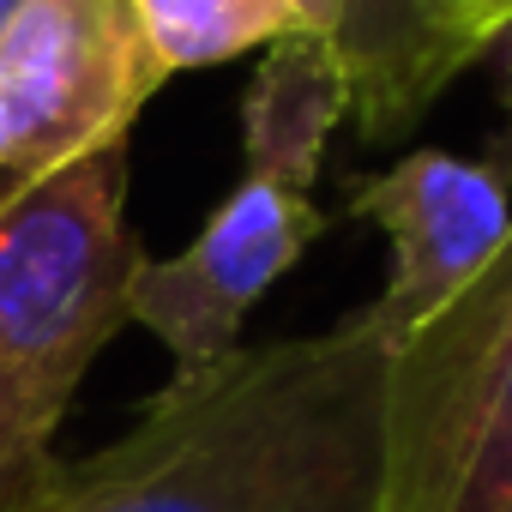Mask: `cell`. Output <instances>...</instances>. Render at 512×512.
Masks as SVG:
<instances>
[{
    "label": "cell",
    "mask_w": 512,
    "mask_h": 512,
    "mask_svg": "<svg viewBox=\"0 0 512 512\" xmlns=\"http://www.w3.org/2000/svg\"><path fill=\"white\" fill-rule=\"evenodd\" d=\"M386 362L362 320L175 374L25 512H386Z\"/></svg>",
    "instance_id": "1"
},
{
    "label": "cell",
    "mask_w": 512,
    "mask_h": 512,
    "mask_svg": "<svg viewBox=\"0 0 512 512\" xmlns=\"http://www.w3.org/2000/svg\"><path fill=\"white\" fill-rule=\"evenodd\" d=\"M145 253L127 229V139L0 193V512H25L85 368L127 326Z\"/></svg>",
    "instance_id": "2"
},
{
    "label": "cell",
    "mask_w": 512,
    "mask_h": 512,
    "mask_svg": "<svg viewBox=\"0 0 512 512\" xmlns=\"http://www.w3.org/2000/svg\"><path fill=\"white\" fill-rule=\"evenodd\" d=\"M386 512H512V229L386 362Z\"/></svg>",
    "instance_id": "3"
},
{
    "label": "cell",
    "mask_w": 512,
    "mask_h": 512,
    "mask_svg": "<svg viewBox=\"0 0 512 512\" xmlns=\"http://www.w3.org/2000/svg\"><path fill=\"white\" fill-rule=\"evenodd\" d=\"M163 79L133 0H25L0 31V193L127 139Z\"/></svg>",
    "instance_id": "4"
},
{
    "label": "cell",
    "mask_w": 512,
    "mask_h": 512,
    "mask_svg": "<svg viewBox=\"0 0 512 512\" xmlns=\"http://www.w3.org/2000/svg\"><path fill=\"white\" fill-rule=\"evenodd\" d=\"M314 175L320 169H302L290 157L247 151L241 181L205 217V229L169 260L133 266L127 320L175 356V374L223 362L241 338L247 308L326 235L332 217L314 205Z\"/></svg>",
    "instance_id": "5"
},
{
    "label": "cell",
    "mask_w": 512,
    "mask_h": 512,
    "mask_svg": "<svg viewBox=\"0 0 512 512\" xmlns=\"http://www.w3.org/2000/svg\"><path fill=\"white\" fill-rule=\"evenodd\" d=\"M350 217H368L392 241L386 290L356 308L386 344H404L440 314L512 229V163L464 151H410L380 175L350 181Z\"/></svg>",
    "instance_id": "6"
},
{
    "label": "cell",
    "mask_w": 512,
    "mask_h": 512,
    "mask_svg": "<svg viewBox=\"0 0 512 512\" xmlns=\"http://www.w3.org/2000/svg\"><path fill=\"white\" fill-rule=\"evenodd\" d=\"M332 49L344 61L350 115L368 145L404 139L482 55L446 0H344Z\"/></svg>",
    "instance_id": "7"
},
{
    "label": "cell",
    "mask_w": 512,
    "mask_h": 512,
    "mask_svg": "<svg viewBox=\"0 0 512 512\" xmlns=\"http://www.w3.org/2000/svg\"><path fill=\"white\" fill-rule=\"evenodd\" d=\"M133 13H139L145 43L163 61V73L217 67L260 43L272 49L278 37L296 31L284 0H133Z\"/></svg>",
    "instance_id": "8"
},
{
    "label": "cell",
    "mask_w": 512,
    "mask_h": 512,
    "mask_svg": "<svg viewBox=\"0 0 512 512\" xmlns=\"http://www.w3.org/2000/svg\"><path fill=\"white\" fill-rule=\"evenodd\" d=\"M446 7L458 13V25L488 49L500 31H512V0H446Z\"/></svg>",
    "instance_id": "9"
},
{
    "label": "cell",
    "mask_w": 512,
    "mask_h": 512,
    "mask_svg": "<svg viewBox=\"0 0 512 512\" xmlns=\"http://www.w3.org/2000/svg\"><path fill=\"white\" fill-rule=\"evenodd\" d=\"M284 7H290L296 31H308V37H332L344 19V0H284Z\"/></svg>",
    "instance_id": "10"
},
{
    "label": "cell",
    "mask_w": 512,
    "mask_h": 512,
    "mask_svg": "<svg viewBox=\"0 0 512 512\" xmlns=\"http://www.w3.org/2000/svg\"><path fill=\"white\" fill-rule=\"evenodd\" d=\"M19 7H25V0H0V31H7V25L19 19Z\"/></svg>",
    "instance_id": "11"
}]
</instances>
